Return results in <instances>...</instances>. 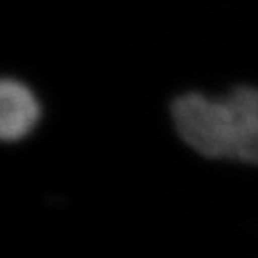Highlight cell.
I'll return each mask as SVG.
<instances>
[{"label": "cell", "mask_w": 258, "mask_h": 258, "mask_svg": "<svg viewBox=\"0 0 258 258\" xmlns=\"http://www.w3.org/2000/svg\"><path fill=\"white\" fill-rule=\"evenodd\" d=\"M171 117L178 136L203 158L258 166V87L218 97L186 92L173 101Z\"/></svg>", "instance_id": "1"}, {"label": "cell", "mask_w": 258, "mask_h": 258, "mask_svg": "<svg viewBox=\"0 0 258 258\" xmlns=\"http://www.w3.org/2000/svg\"><path fill=\"white\" fill-rule=\"evenodd\" d=\"M40 102L34 91L19 79H4L0 84V138L17 143L27 138L40 121Z\"/></svg>", "instance_id": "2"}]
</instances>
